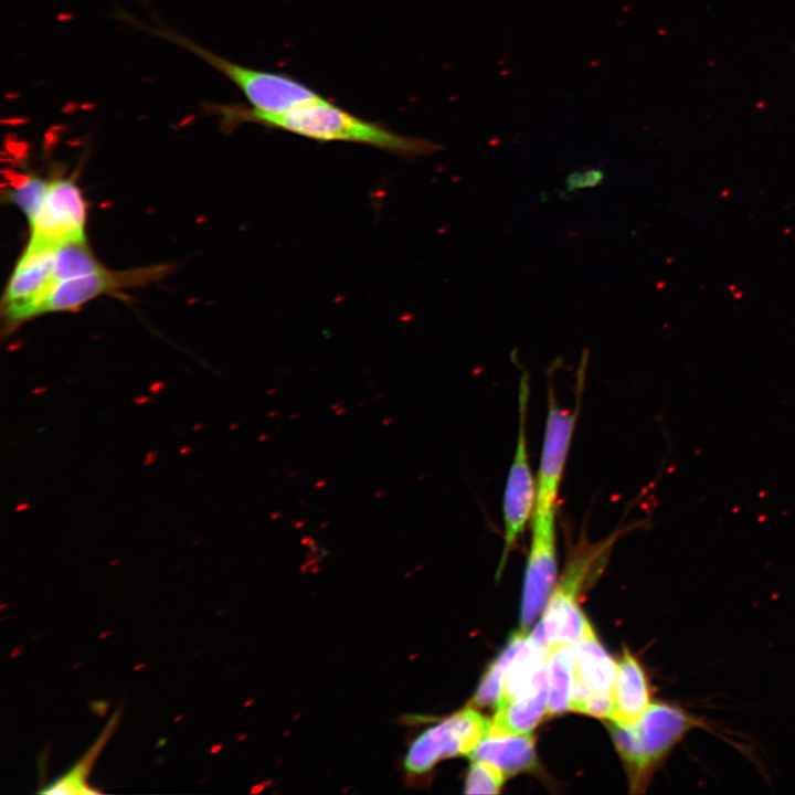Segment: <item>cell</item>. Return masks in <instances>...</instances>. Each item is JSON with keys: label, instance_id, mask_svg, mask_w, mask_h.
Listing matches in <instances>:
<instances>
[{"label": "cell", "instance_id": "ffe728a7", "mask_svg": "<svg viewBox=\"0 0 795 795\" xmlns=\"http://www.w3.org/2000/svg\"><path fill=\"white\" fill-rule=\"evenodd\" d=\"M49 182L50 180L38 176H25L7 193L9 203L14 204L25 215L29 223L38 215L44 202Z\"/></svg>", "mask_w": 795, "mask_h": 795}, {"label": "cell", "instance_id": "7c38bea8", "mask_svg": "<svg viewBox=\"0 0 795 795\" xmlns=\"http://www.w3.org/2000/svg\"><path fill=\"white\" fill-rule=\"evenodd\" d=\"M565 647L572 665L570 710L583 713L593 698L613 697L616 664L598 642L594 630Z\"/></svg>", "mask_w": 795, "mask_h": 795}, {"label": "cell", "instance_id": "2e32d148", "mask_svg": "<svg viewBox=\"0 0 795 795\" xmlns=\"http://www.w3.org/2000/svg\"><path fill=\"white\" fill-rule=\"evenodd\" d=\"M527 639V632L519 629L509 637L506 646L495 658V660L488 666L484 674L476 693L473 698V703L478 707H494L496 708L502 690L504 677L507 668L522 647Z\"/></svg>", "mask_w": 795, "mask_h": 795}, {"label": "cell", "instance_id": "ac0fdd59", "mask_svg": "<svg viewBox=\"0 0 795 795\" xmlns=\"http://www.w3.org/2000/svg\"><path fill=\"white\" fill-rule=\"evenodd\" d=\"M103 267L86 240L61 243L56 245L54 253L52 282L75 278Z\"/></svg>", "mask_w": 795, "mask_h": 795}, {"label": "cell", "instance_id": "9c48e42d", "mask_svg": "<svg viewBox=\"0 0 795 795\" xmlns=\"http://www.w3.org/2000/svg\"><path fill=\"white\" fill-rule=\"evenodd\" d=\"M556 509L533 511L524 571L520 624L527 632L544 611L556 579Z\"/></svg>", "mask_w": 795, "mask_h": 795}, {"label": "cell", "instance_id": "e0dca14e", "mask_svg": "<svg viewBox=\"0 0 795 795\" xmlns=\"http://www.w3.org/2000/svg\"><path fill=\"white\" fill-rule=\"evenodd\" d=\"M547 669V716L561 714L570 710L572 695V665L565 646L550 651Z\"/></svg>", "mask_w": 795, "mask_h": 795}, {"label": "cell", "instance_id": "44dd1931", "mask_svg": "<svg viewBox=\"0 0 795 795\" xmlns=\"http://www.w3.org/2000/svg\"><path fill=\"white\" fill-rule=\"evenodd\" d=\"M505 775L495 766L474 761L465 782L467 794H497L501 791Z\"/></svg>", "mask_w": 795, "mask_h": 795}, {"label": "cell", "instance_id": "6da1fadb", "mask_svg": "<svg viewBox=\"0 0 795 795\" xmlns=\"http://www.w3.org/2000/svg\"><path fill=\"white\" fill-rule=\"evenodd\" d=\"M211 109L229 129L253 123L321 142L365 145L402 157L426 156L441 149L431 140L398 134L382 124L361 118L324 96L279 114L262 113L243 105H213Z\"/></svg>", "mask_w": 795, "mask_h": 795}, {"label": "cell", "instance_id": "9a60e30c", "mask_svg": "<svg viewBox=\"0 0 795 795\" xmlns=\"http://www.w3.org/2000/svg\"><path fill=\"white\" fill-rule=\"evenodd\" d=\"M468 756L495 766L505 776L530 771L538 765L534 739L530 732L488 735Z\"/></svg>", "mask_w": 795, "mask_h": 795}, {"label": "cell", "instance_id": "4fadbf2b", "mask_svg": "<svg viewBox=\"0 0 795 795\" xmlns=\"http://www.w3.org/2000/svg\"><path fill=\"white\" fill-rule=\"evenodd\" d=\"M548 704V669L544 666L532 685L508 703L496 708L489 735L529 733L544 716Z\"/></svg>", "mask_w": 795, "mask_h": 795}, {"label": "cell", "instance_id": "7a4b0ae2", "mask_svg": "<svg viewBox=\"0 0 795 795\" xmlns=\"http://www.w3.org/2000/svg\"><path fill=\"white\" fill-rule=\"evenodd\" d=\"M704 723L682 708L650 703L636 722L610 720V731L625 763L630 791L643 793L655 770L682 738Z\"/></svg>", "mask_w": 795, "mask_h": 795}, {"label": "cell", "instance_id": "5b68a950", "mask_svg": "<svg viewBox=\"0 0 795 795\" xmlns=\"http://www.w3.org/2000/svg\"><path fill=\"white\" fill-rule=\"evenodd\" d=\"M170 272L166 264L148 265L125 271H99L52 283L31 312V319L46 314L74 311L104 295L145 286L162 279Z\"/></svg>", "mask_w": 795, "mask_h": 795}, {"label": "cell", "instance_id": "52a82bcc", "mask_svg": "<svg viewBox=\"0 0 795 795\" xmlns=\"http://www.w3.org/2000/svg\"><path fill=\"white\" fill-rule=\"evenodd\" d=\"M529 398L528 374L519 381L518 434L513 458L507 476L504 492V549L498 566L499 576L505 568L511 548L533 513L537 497V483L531 473L527 447V406Z\"/></svg>", "mask_w": 795, "mask_h": 795}, {"label": "cell", "instance_id": "277c9868", "mask_svg": "<svg viewBox=\"0 0 795 795\" xmlns=\"http://www.w3.org/2000/svg\"><path fill=\"white\" fill-rule=\"evenodd\" d=\"M598 562L600 555L595 549L585 544L575 547L541 621L529 635L536 644L551 651L572 645L593 630L577 598L586 577Z\"/></svg>", "mask_w": 795, "mask_h": 795}, {"label": "cell", "instance_id": "ba28073f", "mask_svg": "<svg viewBox=\"0 0 795 795\" xmlns=\"http://www.w3.org/2000/svg\"><path fill=\"white\" fill-rule=\"evenodd\" d=\"M491 722L473 707H466L422 732L405 756L407 771L422 774L441 760L468 755L489 735Z\"/></svg>", "mask_w": 795, "mask_h": 795}, {"label": "cell", "instance_id": "7402d4cb", "mask_svg": "<svg viewBox=\"0 0 795 795\" xmlns=\"http://www.w3.org/2000/svg\"><path fill=\"white\" fill-rule=\"evenodd\" d=\"M604 179V172L600 168L589 169L584 172H572L565 180L568 192L576 191L584 188L598 186Z\"/></svg>", "mask_w": 795, "mask_h": 795}, {"label": "cell", "instance_id": "8fae6325", "mask_svg": "<svg viewBox=\"0 0 795 795\" xmlns=\"http://www.w3.org/2000/svg\"><path fill=\"white\" fill-rule=\"evenodd\" d=\"M87 221V203L77 183L71 178L50 180L44 202L29 223L30 239L59 245L83 241Z\"/></svg>", "mask_w": 795, "mask_h": 795}, {"label": "cell", "instance_id": "8992f818", "mask_svg": "<svg viewBox=\"0 0 795 795\" xmlns=\"http://www.w3.org/2000/svg\"><path fill=\"white\" fill-rule=\"evenodd\" d=\"M586 364L587 354L584 353L579 370L580 390L576 395L575 409L561 407L553 386L551 384L549 385L548 412L537 477V497L533 511L556 509L559 489L579 417Z\"/></svg>", "mask_w": 795, "mask_h": 795}, {"label": "cell", "instance_id": "5bb4252c", "mask_svg": "<svg viewBox=\"0 0 795 795\" xmlns=\"http://www.w3.org/2000/svg\"><path fill=\"white\" fill-rule=\"evenodd\" d=\"M650 704L645 671L627 648L616 662L613 713L610 720L636 722Z\"/></svg>", "mask_w": 795, "mask_h": 795}, {"label": "cell", "instance_id": "d6986e66", "mask_svg": "<svg viewBox=\"0 0 795 795\" xmlns=\"http://www.w3.org/2000/svg\"><path fill=\"white\" fill-rule=\"evenodd\" d=\"M117 717L110 719L108 725L105 728L99 739L94 743L91 750L85 756L76 763L65 775L61 776L45 788L40 791L44 794H94L96 791L89 789L85 784V776L93 763L94 759L98 754L102 746L105 744L109 732L116 723Z\"/></svg>", "mask_w": 795, "mask_h": 795}, {"label": "cell", "instance_id": "30bf717a", "mask_svg": "<svg viewBox=\"0 0 795 795\" xmlns=\"http://www.w3.org/2000/svg\"><path fill=\"white\" fill-rule=\"evenodd\" d=\"M56 245L29 239L2 296L4 329L11 331L31 319V311L52 285Z\"/></svg>", "mask_w": 795, "mask_h": 795}, {"label": "cell", "instance_id": "3957f363", "mask_svg": "<svg viewBox=\"0 0 795 795\" xmlns=\"http://www.w3.org/2000/svg\"><path fill=\"white\" fill-rule=\"evenodd\" d=\"M135 22L132 19H130ZM137 23V22H135ZM142 29L166 39L193 53L234 83L248 100L251 108L268 114H279L322 96L310 86L284 73L262 71L234 63L197 42L166 26Z\"/></svg>", "mask_w": 795, "mask_h": 795}]
</instances>
